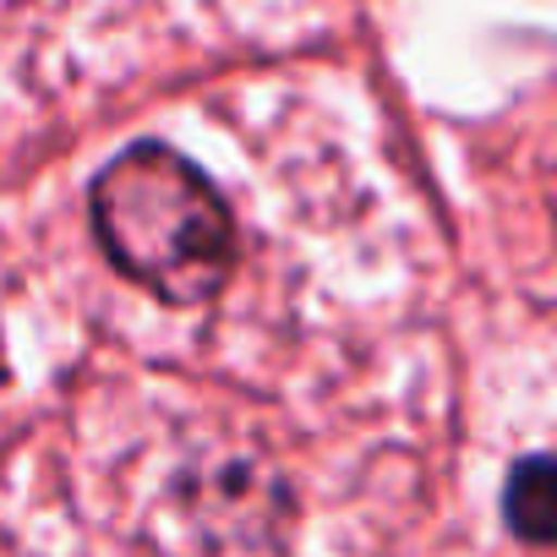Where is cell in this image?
Returning <instances> with one entry per match:
<instances>
[{
	"label": "cell",
	"mask_w": 557,
	"mask_h": 557,
	"mask_svg": "<svg viewBox=\"0 0 557 557\" xmlns=\"http://www.w3.org/2000/svg\"><path fill=\"white\" fill-rule=\"evenodd\" d=\"M104 257L164 307H208L230 285L240 235L219 186L164 143H132L88 186Z\"/></svg>",
	"instance_id": "6da1fadb"
},
{
	"label": "cell",
	"mask_w": 557,
	"mask_h": 557,
	"mask_svg": "<svg viewBox=\"0 0 557 557\" xmlns=\"http://www.w3.org/2000/svg\"><path fill=\"white\" fill-rule=\"evenodd\" d=\"M552 519H557V481H552V459L546 454H524L508 481H503V524L530 541L546 546L552 541Z\"/></svg>",
	"instance_id": "7a4b0ae2"
}]
</instances>
